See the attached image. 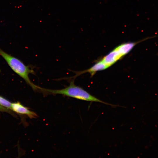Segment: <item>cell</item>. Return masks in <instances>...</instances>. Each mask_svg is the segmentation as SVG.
Instances as JSON below:
<instances>
[{"mask_svg":"<svg viewBox=\"0 0 158 158\" xmlns=\"http://www.w3.org/2000/svg\"><path fill=\"white\" fill-rule=\"evenodd\" d=\"M74 80L72 79L69 86L63 89L52 90L40 87L39 92L44 95L60 94L82 100L100 102L112 107L116 106L103 102L91 95L81 87L75 85Z\"/></svg>","mask_w":158,"mask_h":158,"instance_id":"obj_1","label":"cell"},{"mask_svg":"<svg viewBox=\"0 0 158 158\" xmlns=\"http://www.w3.org/2000/svg\"><path fill=\"white\" fill-rule=\"evenodd\" d=\"M0 55L14 72L22 78L33 90L38 91L39 86L33 84L29 77L30 74H35L33 70L25 65L19 59L6 53L0 48Z\"/></svg>","mask_w":158,"mask_h":158,"instance_id":"obj_2","label":"cell"},{"mask_svg":"<svg viewBox=\"0 0 158 158\" xmlns=\"http://www.w3.org/2000/svg\"><path fill=\"white\" fill-rule=\"evenodd\" d=\"M109 67L103 62L102 60H100L97 62L88 69L80 71H73L75 73V75L73 77L66 78V79L74 80L78 76L86 73H89L91 75V76H92L97 72L106 69Z\"/></svg>","mask_w":158,"mask_h":158,"instance_id":"obj_3","label":"cell"},{"mask_svg":"<svg viewBox=\"0 0 158 158\" xmlns=\"http://www.w3.org/2000/svg\"><path fill=\"white\" fill-rule=\"evenodd\" d=\"M123 57L119 52L114 48L104 56L101 60L105 64L109 67Z\"/></svg>","mask_w":158,"mask_h":158,"instance_id":"obj_4","label":"cell"},{"mask_svg":"<svg viewBox=\"0 0 158 158\" xmlns=\"http://www.w3.org/2000/svg\"><path fill=\"white\" fill-rule=\"evenodd\" d=\"M11 110L17 113L27 115L30 118H36L37 116L35 112L30 111L19 102L12 103Z\"/></svg>","mask_w":158,"mask_h":158,"instance_id":"obj_5","label":"cell"},{"mask_svg":"<svg viewBox=\"0 0 158 158\" xmlns=\"http://www.w3.org/2000/svg\"><path fill=\"white\" fill-rule=\"evenodd\" d=\"M151 37H147L136 42H128L121 44L115 48L123 57L128 54L138 44Z\"/></svg>","mask_w":158,"mask_h":158,"instance_id":"obj_6","label":"cell"},{"mask_svg":"<svg viewBox=\"0 0 158 158\" xmlns=\"http://www.w3.org/2000/svg\"><path fill=\"white\" fill-rule=\"evenodd\" d=\"M11 104L10 101L0 96V105L8 109H11Z\"/></svg>","mask_w":158,"mask_h":158,"instance_id":"obj_7","label":"cell"},{"mask_svg":"<svg viewBox=\"0 0 158 158\" xmlns=\"http://www.w3.org/2000/svg\"><path fill=\"white\" fill-rule=\"evenodd\" d=\"M0 111L10 112V111L8 109L5 108L0 105Z\"/></svg>","mask_w":158,"mask_h":158,"instance_id":"obj_8","label":"cell"}]
</instances>
